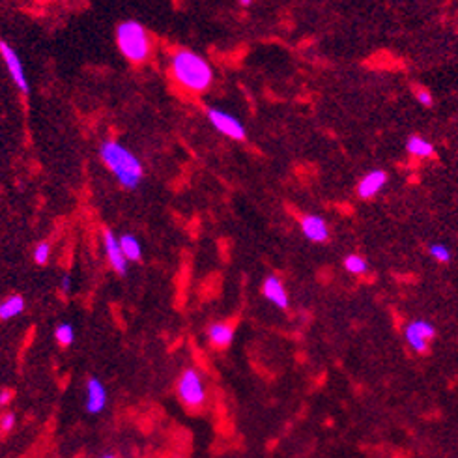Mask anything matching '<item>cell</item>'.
I'll return each mask as SVG.
<instances>
[{"label": "cell", "mask_w": 458, "mask_h": 458, "mask_svg": "<svg viewBox=\"0 0 458 458\" xmlns=\"http://www.w3.org/2000/svg\"><path fill=\"white\" fill-rule=\"evenodd\" d=\"M170 73L172 79L191 94L208 92L215 79L212 64L191 49H178L170 57Z\"/></svg>", "instance_id": "1"}, {"label": "cell", "mask_w": 458, "mask_h": 458, "mask_svg": "<svg viewBox=\"0 0 458 458\" xmlns=\"http://www.w3.org/2000/svg\"><path fill=\"white\" fill-rule=\"evenodd\" d=\"M100 157L103 165L116 178L120 187L137 189L145 178V167L131 150L116 140H103L100 146Z\"/></svg>", "instance_id": "2"}, {"label": "cell", "mask_w": 458, "mask_h": 458, "mask_svg": "<svg viewBox=\"0 0 458 458\" xmlns=\"http://www.w3.org/2000/svg\"><path fill=\"white\" fill-rule=\"evenodd\" d=\"M116 45L122 57L131 64H145L154 53V39L143 23L135 19L122 21L116 26Z\"/></svg>", "instance_id": "3"}, {"label": "cell", "mask_w": 458, "mask_h": 458, "mask_svg": "<svg viewBox=\"0 0 458 458\" xmlns=\"http://www.w3.org/2000/svg\"><path fill=\"white\" fill-rule=\"evenodd\" d=\"M176 391H178V396H180L183 406H187L189 410H201L208 401L206 382H204L201 371H196L193 367H189L180 374L178 383H176Z\"/></svg>", "instance_id": "4"}, {"label": "cell", "mask_w": 458, "mask_h": 458, "mask_svg": "<svg viewBox=\"0 0 458 458\" xmlns=\"http://www.w3.org/2000/svg\"><path fill=\"white\" fill-rule=\"evenodd\" d=\"M206 116L210 120V124L225 137L232 138V140H245L247 138V131L245 126L239 122L234 114L226 113L225 109L219 107H208Z\"/></svg>", "instance_id": "5"}, {"label": "cell", "mask_w": 458, "mask_h": 458, "mask_svg": "<svg viewBox=\"0 0 458 458\" xmlns=\"http://www.w3.org/2000/svg\"><path fill=\"white\" fill-rule=\"evenodd\" d=\"M434 337H436V326L430 320H425V318L412 320L408 326L404 327V339H406L410 348L417 351V354H425Z\"/></svg>", "instance_id": "6"}, {"label": "cell", "mask_w": 458, "mask_h": 458, "mask_svg": "<svg viewBox=\"0 0 458 458\" xmlns=\"http://www.w3.org/2000/svg\"><path fill=\"white\" fill-rule=\"evenodd\" d=\"M0 57H2L4 64H6L8 73L12 77L13 84L19 88L23 94H28V92H30V84H28V79H26L25 68H23V62H21L19 53L13 49L8 42L0 39Z\"/></svg>", "instance_id": "7"}, {"label": "cell", "mask_w": 458, "mask_h": 458, "mask_svg": "<svg viewBox=\"0 0 458 458\" xmlns=\"http://www.w3.org/2000/svg\"><path fill=\"white\" fill-rule=\"evenodd\" d=\"M109 395L105 385L100 378L90 376L86 380V396H84V408L90 415L101 414L107 406Z\"/></svg>", "instance_id": "8"}, {"label": "cell", "mask_w": 458, "mask_h": 458, "mask_svg": "<svg viewBox=\"0 0 458 458\" xmlns=\"http://www.w3.org/2000/svg\"><path fill=\"white\" fill-rule=\"evenodd\" d=\"M103 247H105V255H107V260L118 275H126L127 268H129V262L127 258L124 257L122 253V247H120V239L113 234V230H103Z\"/></svg>", "instance_id": "9"}, {"label": "cell", "mask_w": 458, "mask_h": 458, "mask_svg": "<svg viewBox=\"0 0 458 458\" xmlns=\"http://www.w3.org/2000/svg\"><path fill=\"white\" fill-rule=\"evenodd\" d=\"M300 226H302L303 236L313 241V244H326L329 239V226L324 217L316 214L303 215L300 219Z\"/></svg>", "instance_id": "10"}, {"label": "cell", "mask_w": 458, "mask_h": 458, "mask_svg": "<svg viewBox=\"0 0 458 458\" xmlns=\"http://www.w3.org/2000/svg\"><path fill=\"white\" fill-rule=\"evenodd\" d=\"M390 182V176L382 169L371 170L369 174H365L358 183V196L363 201H371L382 191Z\"/></svg>", "instance_id": "11"}, {"label": "cell", "mask_w": 458, "mask_h": 458, "mask_svg": "<svg viewBox=\"0 0 458 458\" xmlns=\"http://www.w3.org/2000/svg\"><path fill=\"white\" fill-rule=\"evenodd\" d=\"M262 294L264 297L270 303H273L277 309H288L290 300H288V292L284 288L283 281L277 275H270L264 279L262 283Z\"/></svg>", "instance_id": "12"}, {"label": "cell", "mask_w": 458, "mask_h": 458, "mask_svg": "<svg viewBox=\"0 0 458 458\" xmlns=\"http://www.w3.org/2000/svg\"><path fill=\"white\" fill-rule=\"evenodd\" d=\"M206 337L210 345L217 350H225L232 345L234 340V324L230 322H214L206 329Z\"/></svg>", "instance_id": "13"}, {"label": "cell", "mask_w": 458, "mask_h": 458, "mask_svg": "<svg viewBox=\"0 0 458 458\" xmlns=\"http://www.w3.org/2000/svg\"><path fill=\"white\" fill-rule=\"evenodd\" d=\"M25 311V297L21 294L8 295L6 300L0 302V320H10L19 316Z\"/></svg>", "instance_id": "14"}, {"label": "cell", "mask_w": 458, "mask_h": 458, "mask_svg": "<svg viewBox=\"0 0 458 458\" xmlns=\"http://www.w3.org/2000/svg\"><path fill=\"white\" fill-rule=\"evenodd\" d=\"M406 152L415 157H432L436 154V148L430 140H427L421 135H410L406 140Z\"/></svg>", "instance_id": "15"}, {"label": "cell", "mask_w": 458, "mask_h": 458, "mask_svg": "<svg viewBox=\"0 0 458 458\" xmlns=\"http://www.w3.org/2000/svg\"><path fill=\"white\" fill-rule=\"evenodd\" d=\"M120 239V247L124 257L127 258V262H138L143 258V245L133 234H124Z\"/></svg>", "instance_id": "16"}, {"label": "cell", "mask_w": 458, "mask_h": 458, "mask_svg": "<svg viewBox=\"0 0 458 458\" xmlns=\"http://www.w3.org/2000/svg\"><path fill=\"white\" fill-rule=\"evenodd\" d=\"M342 266H345V270L350 275H363L369 270V264H367V260L361 255H346L345 260H342Z\"/></svg>", "instance_id": "17"}, {"label": "cell", "mask_w": 458, "mask_h": 458, "mask_svg": "<svg viewBox=\"0 0 458 458\" xmlns=\"http://www.w3.org/2000/svg\"><path fill=\"white\" fill-rule=\"evenodd\" d=\"M55 339L62 348H68V346L73 345V340H75V329L71 324L68 322H62V324H58L57 329H55Z\"/></svg>", "instance_id": "18"}, {"label": "cell", "mask_w": 458, "mask_h": 458, "mask_svg": "<svg viewBox=\"0 0 458 458\" xmlns=\"http://www.w3.org/2000/svg\"><path fill=\"white\" fill-rule=\"evenodd\" d=\"M428 255L439 264H449L452 258L451 249L446 244H430L428 245Z\"/></svg>", "instance_id": "19"}, {"label": "cell", "mask_w": 458, "mask_h": 458, "mask_svg": "<svg viewBox=\"0 0 458 458\" xmlns=\"http://www.w3.org/2000/svg\"><path fill=\"white\" fill-rule=\"evenodd\" d=\"M49 257H51V244L49 241H39V244L36 245V249H34V260H36V264L44 266V264L49 262Z\"/></svg>", "instance_id": "20"}, {"label": "cell", "mask_w": 458, "mask_h": 458, "mask_svg": "<svg viewBox=\"0 0 458 458\" xmlns=\"http://www.w3.org/2000/svg\"><path fill=\"white\" fill-rule=\"evenodd\" d=\"M15 421H17V417H15V414H12V412L2 414L0 415V430H2V432H10V430H13Z\"/></svg>", "instance_id": "21"}, {"label": "cell", "mask_w": 458, "mask_h": 458, "mask_svg": "<svg viewBox=\"0 0 458 458\" xmlns=\"http://www.w3.org/2000/svg\"><path fill=\"white\" fill-rule=\"evenodd\" d=\"M415 100H417V103L423 105V107H432V103H434L432 94H430L428 90H423V88L415 92Z\"/></svg>", "instance_id": "22"}, {"label": "cell", "mask_w": 458, "mask_h": 458, "mask_svg": "<svg viewBox=\"0 0 458 458\" xmlns=\"http://www.w3.org/2000/svg\"><path fill=\"white\" fill-rule=\"evenodd\" d=\"M71 288H73V279L69 275H62V279H60V292L64 295H68Z\"/></svg>", "instance_id": "23"}, {"label": "cell", "mask_w": 458, "mask_h": 458, "mask_svg": "<svg viewBox=\"0 0 458 458\" xmlns=\"http://www.w3.org/2000/svg\"><path fill=\"white\" fill-rule=\"evenodd\" d=\"M12 391L10 390H2L0 391V406H8L10 401H12Z\"/></svg>", "instance_id": "24"}, {"label": "cell", "mask_w": 458, "mask_h": 458, "mask_svg": "<svg viewBox=\"0 0 458 458\" xmlns=\"http://www.w3.org/2000/svg\"><path fill=\"white\" fill-rule=\"evenodd\" d=\"M101 458H116V457H114V455H103Z\"/></svg>", "instance_id": "25"}]
</instances>
